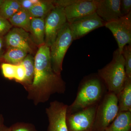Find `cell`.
Listing matches in <instances>:
<instances>
[{
  "instance_id": "6da1fadb",
  "label": "cell",
  "mask_w": 131,
  "mask_h": 131,
  "mask_svg": "<svg viewBox=\"0 0 131 131\" xmlns=\"http://www.w3.org/2000/svg\"><path fill=\"white\" fill-rule=\"evenodd\" d=\"M26 90L28 93L27 98L35 105L46 102L53 94L65 92V82L61 75L57 74L52 69L50 47L46 45L40 46L36 53L33 80Z\"/></svg>"
},
{
  "instance_id": "7a4b0ae2",
  "label": "cell",
  "mask_w": 131,
  "mask_h": 131,
  "mask_svg": "<svg viewBox=\"0 0 131 131\" xmlns=\"http://www.w3.org/2000/svg\"><path fill=\"white\" fill-rule=\"evenodd\" d=\"M98 74L106 84L108 92L118 95L123 89L127 78L124 58L118 49L114 52L112 61L98 70Z\"/></svg>"
},
{
  "instance_id": "3957f363",
  "label": "cell",
  "mask_w": 131,
  "mask_h": 131,
  "mask_svg": "<svg viewBox=\"0 0 131 131\" xmlns=\"http://www.w3.org/2000/svg\"><path fill=\"white\" fill-rule=\"evenodd\" d=\"M100 80L99 77H92L88 78L83 82L75 100L68 106L67 114L98 104L103 94V88Z\"/></svg>"
},
{
  "instance_id": "277c9868",
  "label": "cell",
  "mask_w": 131,
  "mask_h": 131,
  "mask_svg": "<svg viewBox=\"0 0 131 131\" xmlns=\"http://www.w3.org/2000/svg\"><path fill=\"white\" fill-rule=\"evenodd\" d=\"M118 113L117 95L108 92L98 104L93 131H105Z\"/></svg>"
},
{
  "instance_id": "5b68a950",
  "label": "cell",
  "mask_w": 131,
  "mask_h": 131,
  "mask_svg": "<svg viewBox=\"0 0 131 131\" xmlns=\"http://www.w3.org/2000/svg\"><path fill=\"white\" fill-rule=\"evenodd\" d=\"M73 41L69 26L67 22L50 47L52 67L57 74L61 75L64 58Z\"/></svg>"
},
{
  "instance_id": "8992f818",
  "label": "cell",
  "mask_w": 131,
  "mask_h": 131,
  "mask_svg": "<svg viewBox=\"0 0 131 131\" xmlns=\"http://www.w3.org/2000/svg\"><path fill=\"white\" fill-rule=\"evenodd\" d=\"M98 105L67 114L68 131H93Z\"/></svg>"
},
{
  "instance_id": "52a82bcc",
  "label": "cell",
  "mask_w": 131,
  "mask_h": 131,
  "mask_svg": "<svg viewBox=\"0 0 131 131\" xmlns=\"http://www.w3.org/2000/svg\"><path fill=\"white\" fill-rule=\"evenodd\" d=\"M67 22L64 8L56 6L45 19V45L50 47Z\"/></svg>"
},
{
  "instance_id": "ba28073f",
  "label": "cell",
  "mask_w": 131,
  "mask_h": 131,
  "mask_svg": "<svg viewBox=\"0 0 131 131\" xmlns=\"http://www.w3.org/2000/svg\"><path fill=\"white\" fill-rule=\"evenodd\" d=\"M105 26L112 32L118 44V50L122 54L125 46L131 45V12L127 15L110 22Z\"/></svg>"
},
{
  "instance_id": "9c48e42d",
  "label": "cell",
  "mask_w": 131,
  "mask_h": 131,
  "mask_svg": "<svg viewBox=\"0 0 131 131\" xmlns=\"http://www.w3.org/2000/svg\"><path fill=\"white\" fill-rule=\"evenodd\" d=\"M105 23L95 13L68 24L74 40L83 37L94 30L104 26Z\"/></svg>"
},
{
  "instance_id": "30bf717a",
  "label": "cell",
  "mask_w": 131,
  "mask_h": 131,
  "mask_svg": "<svg viewBox=\"0 0 131 131\" xmlns=\"http://www.w3.org/2000/svg\"><path fill=\"white\" fill-rule=\"evenodd\" d=\"M68 106L55 101L46 109L49 125L47 131H68L66 117Z\"/></svg>"
},
{
  "instance_id": "8fae6325",
  "label": "cell",
  "mask_w": 131,
  "mask_h": 131,
  "mask_svg": "<svg viewBox=\"0 0 131 131\" xmlns=\"http://www.w3.org/2000/svg\"><path fill=\"white\" fill-rule=\"evenodd\" d=\"M98 0H79L64 8L68 23L96 13Z\"/></svg>"
},
{
  "instance_id": "7c38bea8",
  "label": "cell",
  "mask_w": 131,
  "mask_h": 131,
  "mask_svg": "<svg viewBox=\"0 0 131 131\" xmlns=\"http://www.w3.org/2000/svg\"><path fill=\"white\" fill-rule=\"evenodd\" d=\"M5 41L8 47L21 49L29 54L33 52L32 44L30 34L22 28L15 27L7 33Z\"/></svg>"
},
{
  "instance_id": "4fadbf2b",
  "label": "cell",
  "mask_w": 131,
  "mask_h": 131,
  "mask_svg": "<svg viewBox=\"0 0 131 131\" xmlns=\"http://www.w3.org/2000/svg\"><path fill=\"white\" fill-rule=\"evenodd\" d=\"M121 0H98L96 14L105 23L123 16L120 12Z\"/></svg>"
},
{
  "instance_id": "5bb4252c",
  "label": "cell",
  "mask_w": 131,
  "mask_h": 131,
  "mask_svg": "<svg viewBox=\"0 0 131 131\" xmlns=\"http://www.w3.org/2000/svg\"><path fill=\"white\" fill-rule=\"evenodd\" d=\"M29 32L34 44L40 46L45 44V19L32 18Z\"/></svg>"
},
{
  "instance_id": "9a60e30c",
  "label": "cell",
  "mask_w": 131,
  "mask_h": 131,
  "mask_svg": "<svg viewBox=\"0 0 131 131\" xmlns=\"http://www.w3.org/2000/svg\"><path fill=\"white\" fill-rule=\"evenodd\" d=\"M105 131H131V112H119Z\"/></svg>"
},
{
  "instance_id": "2e32d148",
  "label": "cell",
  "mask_w": 131,
  "mask_h": 131,
  "mask_svg": "<svg viewBox=\"0 0 131 131\" xmlns=\"http://www.w3.org/2000/svg\"><path fill=\"white\" fill-rule=\"evenodd\" d=\"M117 96L119 112H131V78H127L123 89Z\"/></svg>"
},
{
  "instance_id": "e0dca14e",
  "label": "cell",
  "mask_w": 131,
  "mask_h": 131,
  "mask_svg": "<svg viewBox=\"0 0 131 131\" xmlns=\"http://www.w3.org/2000/svg\"><path fill=\"white\" fill-rule=\"evenodd\" d=\"M55 7L53 1H39L34 5L28 12L31 18L45 19Z\"/></svg>"
},
{
  "instance_id": "ac0fdd59",
  "label": "cell",
  "mask_w": 131,
  "mask_h": 131,
  "mask_svg": "<svg viewBox=\"0 0 131 131\" xmlns=\"http://www.w3.org/2000/svg\"><path fill=\"white\" fill-rule=\"evenodd\" d=\"M31 18L28 11L21 8L8 19V21L16 27L22 28L28 32L30 31Z\"/></svg>"
},
{
  "instance_id": "d6986e66",
  "label": "cell",
  "mask_w": 131,
  "mask_h": 131,
  "mask_svg": "<svg viewBox=\"0 0 131 131\" xmlns=\"http://www.w3.org/2000/svg\"><path fill=\"white\" fill-rule=\"evenodd\" d=\"M27 54V52L21 49L8 47L7 51L2 57L5 63L17 65L22 62Z\"/></svg>"
},
{
  "instance_id": "ffe728a7",
  "label": "cell",
  "mask_w": 131,
  "mask_h": 131,
  "mask_svg": "<svg viewBox=\"0 0 131 131\" xmlns=\"http://www.w3.org/2000/svg\"><path fill=\"white\" fill-rule=\"evenodd\" d=\"M21 9L19 1L4 0L0 8V16L8 20Z\"/></svg>"
},
{
  "instance_id": "44dd1931",
  "label": "cell",
  "mask_w": 131,
  "mask_h": 131,
  "mask_svg": "<svg viewBox=\"0 0 131 131\" xmlns=\"http://www.w3.org/2000/svg\"><path fill=\"white\" fill-rule=\"evenodd\" d=\"M21 63L26 70V76L23 83V86L25 90L32 83L34 74V58L31 54H28Z\"/></svg>"
},
{
  "instance_id": "7402d4cb",
  "label": "cell",
  "mask_w": 131,
  "mask_h": 131,
  "mask_svg": "<svg viewBox=\"0 0 131 131\" xmlns=\"http://www.w3.org/2000/svg\"><path fill=\"white\" fill-rule=\"evenodd\" d=\"M122 54L125 61V70L127 77L131 78V45H126L124 46Z\"/></svg>"
},
{
  "instance_id": "603a6c76",
  "label": "cell",
  "mask_w": 131,
  "mask_h": 131,
  "mask_svg": "<svg viewBox=\"0 0 131 131\" xmlns=\"http://www.w3.org/2000/svg\"><path fill=\"white\" fill-rule=\"evenodd\" d=\"M1 69L3 76L9 80L15 79L16 73V65L6 63H3Z\"/></svg>"
},
{
  "instance_id": "cb8c5ba5",
  "label": "cell",
  "mask_w": 131,
  "mask_h": 131,
  "mask_svg": "<svg viewBox=\"0 0 131 131\" xmlns=\"http://www.w3.org/2000/svg\"><path fill=\"white\" fill-rule=\"evenodd\" d=\"M10 127L11 131H38L33 124L25 122H17Z\"/></svg>"
},
{
  "instance_id": "d4e9b609",
  "label": "cell",
  "mask_w": 131,
  "mask_h": 131,
  "mask_svg": "<svg viewBox=\"0 0 131 131\" xmlns=\"http://www.w3.org/2000/svg\"><path fill=\"white\" fill-rule=\"evenodd\" d=\"M26 76V70L24 65L21 63L16 65V73L15 80L16 81L23 84Z\"/></svg>"
},
{
  "instance_id": "484cf974",
  "label": "cell",
  "mask_w": 131,
  "mask_h": 131,
  "mask_svg": "<svg viewBox=\"0 0 131 131\" xmlns=\"http://www.w3.org/2000/svg\"><path fill=\"white\" fill-rule=\"evenodd\" d=\"M9 21L0 16V38L7 33L12 27Z\"/></svg>"
},
{
  "instance_id": "4316f807",
  "label": "cell",
  "mask_w": 131,
  "mask_h": 131,
  "mask_svg": "<svg viewBox=\"0 0 131 131\" xmlns=\"http://www.w3.org/2000/svg\"><path fill=\"white\" fill-rule=\"evenodd\" d=\"M120 12L122 16L127 15L131 12V0H121Z\"/></svg>"
},
{
  "instance_id": "83f0119b",
  "label": "cell",
  "mask_w": 131,
  "mask_h": 131,
  "mask_svg": "<svg viewBox=\"0 0 131 131\" xmlns=\"http://www.w3.org/2000/svg\"><path fill=\"white\" fill-rule=\"evenodd\" d=\"M38 0H21L19 1L21 8L28 11L34 5L39 2Z\"/></svg>"
},
{
  "instance_id": "f1b7e54d",
  "label": "cell",
  "mask_w": 131,
  "mask_h": 131,
  "mask_svg": "<svg viewBox=\"0 0 131 131\" xmlns=\"http://www.w3.org/2000/svg\"><path fill=\"white\" fill-rule=\"evenodd\" d=\"M79 0H59L53 1L54 5L56 6L65 8L70 5H72L78 1Z\"/></svg>"
},
{
  "instance_id": "f546056e",
  "label": "cell",
  "mask_w": 131,
  "mask_h": 131,
  "mask_svg": "<svg viewBox=\"0 0 131 131\" xmlns=\"http://www.w3.org/2000/svg\"><path fill=\"white\" fill-rule=\"evenodd\" d=\"M3 39L2 37L0 38V59L2 56L3 50Z\"/></svg>"
},
{
  "instance_id": "4dcf8cb0",
  "label": "cell",
  "mask_w": 131,
  "mask_h": 131,
  "mask_svg": "<svg viewBox=\"0 0 131 131\" xmlns=\"http://www.w3.org/2000/svg\"><path fill=\"white\" fill-rule=\"evenodd\" d=\"M0 131H11L10 127L6 126L3 125L0 127Z\"/></svg>"
},
{
  "instance_id": "1f68e13d",
  "label": "cell",
  "mask_w": 131,
  "mask_h": 131,
  "mask_svg": "<svg viewBox=\"0 0 131 131\" xmlns=\"http://www.w3.org/2000/svg\"><path fill=\"white\" fill-rule=\"evenodd\" d=\"M4 119L3 116L1 115H0V127L4 125Z\"/></svg>"
},
{
  "instance_id": "d6a6232c",
  "label": "cell",
  "mask_w": 131,
  "mask_h": 131,
  "mask_svg": "<svg viewBox=\"0 0 131 131\" xmlns=\"http://www.w3.org/2000/svg\"><path fill=\"white\" fill-rule=\"evenodd\" d=\"M3 1H4L3 0H0V8H1V6L2 5Z\"/></svg>"
}]
</instances>
